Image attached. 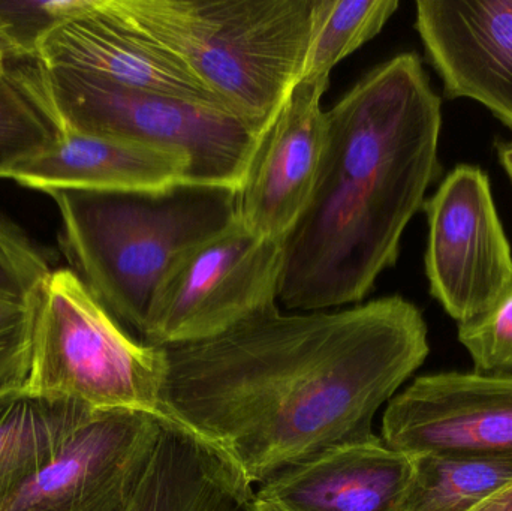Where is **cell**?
Listing matches in <instances>:
<instances>
[{
  "label": "cell",
  "instance_id": "1",
  "mask_svg": "<svg viewBox=\"0 0 512 511\" xmlns=\"http://www.w3.org/2000/svg\"><path fill=\"white\" fill-rule=\"evenodd\" d=\"M161 348L165 419L252 486L376 438L379 408L430 353L423 314L402 296L294 314L276 306L215 338Z\"/></svg>",
  "mask_w": 512,
  "mask_h": 511
},
{
  "label": "cell",
  "instance_id": "2",
  "mask_svg": "<svg viewBox=\"0 0 512 511\" xmlns=\"http://www.w3.org/2000/svg\"><path fill=\"white\" fill-rule=\"evenodd\" d=\"M442 99L417 53L370 69L330 110L315 188L283 242L289 311L360 305L396 264L441 171Z\"/></svg>",
  "mask_w": 512,
  "mask_h": 511
},
{
  "label": "cell",
  "instance_id": "3",
  "mask_svg": "<svg viewBox=\"0 0 512 511\" xmlns=\"http://www.w3.org/2000/svg\"><path fill=\"white\" fill-rule=\"evenodd\" d=\"M45 194L59 210L72 270L140 342L171 267L237 219V191L224 186L182 182L155 191L63 188Z\"/></svg>",
  "mask_w": 512,
  "mask_h": 511
},
{
  "label": "cell",
  "instance_id": "4",
  "mask_svg": "<svg viewBox=\"0 0 512 511\" xmlns=\"http://www.w3.org/2000/svg\"><path fill=\"white\" fill-rule=\"evenodd\" d=\"M107 2L259 131L300 80L316 6V0Z\"/></svg>",
  "mask_w": 512,
  "mask_h": 511
},
{
  "label": "cell",
  "instance_id": "5",
  "mask_svg": "<svg viewBox=\"0 0 512 511\" xmlns=\"http://www.w3.org/2000/svg\"><path fill=\"white\" fill-rule=\"evenodd\" d=\"M165 368L164 350L126 332L74 270L51 272L36 315L27 392L93 411L164 417Z\"/></svg>",
  "mask_w": 512,
  "mask_h": 511
},
{
  "label": "cell",
  "instance_id": "6",
  "mask_svg": "<svg viewBox=\"0 0 512 511\" xmlns=\"http://www.w3.org/2000/svg\"><path fill=\"white\" fill-rule=\"evenodd\" d=\"M45 72L66 131L182 150L191 161L186 182L234 191L242 186L264 131L227 108L131 89L71 69Z\"/></svg>",
  "mask_w": 512,
  "mask_h": 511
},
{
  "label": "cell",
  "instance_id": "7",
  "mask_svg": "<svg viewBox=\"0 0 512 511\" xmlns=\"http://www.w3.org/2000/svg\"><path fill=\"white\" fill-rule=\"evenodd\" d=\"M283 243L262 239L239 218L186 252L156 291L143 344H191L215 338L276 308Z\"/></svg>",
  "mask_w": 512,
  "mask_h": 511
},
{
  "label": "cell",
  "instance_id": "8",
  "mask_svg": "<svg viewBox=\"0 0 512 511\" xmlns=\"http://www.w3.org/2000/svg\"><path fill=\"white\" fill-rule=\"evenodd\" d=\"M430 293L457 323L483 315L512 281V254L487 174L457 165L424 203Z\"/></svg>",
  "mask_w": 512,
  "mask_h": 511
},
{
  "label": "cell",
  "instance_id": "9",
  "mask_svg": "<svg viewBox=\"0 0 512 511\" xmlns=\"http://www.w3.org/2000/svg\"><path fill=\"white\" fill-rule=\"evenodd\" d=\"M162 422L143 411H96L5 511H126Z\"/></svg>",
  "mask_w": 512,
  "mask_h": 511
},
{
  "label": "cell",
  "instance_id": "10",
  "mask_svg": "<svg viewBox=\"0 0 512 511\" xmlns=\"http://www.w3.org/2000/svg\"><path fill=\"white\" fill-rule=\"evenodd\" d=\"M381 438L385 446L409 456H512V372L417 378L391 399Z\"/></svg>",
  "mask_w": 512,
  "mask_h": 511
},
{
  "label": "cell",
  "instance_id": "11",
  "mask_svg": "<svg viewBox=\"0 0 512 511\" xmlns=\"http://www.w3.org/2000/svg\"><path fill=\"white\" fill-rule=\"evenodd\" d=\"M328 80H300L259 138L242 186L237 218L255 236L285 242L315 188L325 138Z\"/></svg>",
  "mask_w": 512,
  "mask_h": 511
},
{
  "label": "cell",
  "instance_id": "12",
  "mask_svg": "<svg viewBox=\"0 0 512 511\" xmlns=\"http://www.w3.org/2000/svg\"><path fill=\"white\" fill-rule=\"evenodd\" d=\"M415 29L445 96L512 129V0H418Z\"/></svg>",
  "mask_w": 512,
  "mask_h": 511
},
{
  "label": "cell",
  "instance_id": "13",
  "mask_svg": "<svg viewBox=\"0 0 512 511\" xmlns=\"http://www.w3.org/2000/svg\"><path fill=\"white\" fill-rule=\"evenodd\" d=\"M38 60L48 69H71L131 89L224 107L182 63L123 21L107 0H86L81 11L57 24L39 45Z\"/></svg>",
  "mask_w": 512,
  "mask_h": 511
},
{
  "label": "cell",
  "instance_id": "14",
  "mask_svg": "<svg viewBox=\"0 0 512 511\" xmlns=\"http://www.w3.org/2000/svg\"><path fill=\"white\" fill-rule=\"evenodd\" d=\"M412 456L382 438L343 444L261 483L256 500L270 511H400Z\"/></svg>",
  "mask_w": 512,
  "mask_h": 511
},
{
  "label": "cell",
  "instance_id": "15",
  "mask_svg": "<svg viewBox=\"0 0 512 511\" xmlns=\"http://www.w3.org/2000/svg\"><path fill=\"white\" fill-rule=\"evenodd\" d=\"M191 161L182 150L138 141L66 132L59 146L18 168L8 180L24 188L155 191L188 179Z\"/></svg>",
  "mask_w": 512,
  "mask_h": 511
},
{
  "label": "cell",
  "instance_id": "16",
  "mask_svg": "<svg viewBox=\"0 0 512 511\" xmlns=\"http://www.w3.org/2000/svg\"><path fill=\"white\" fill-rule=\"evenodd\" d=\"M126 511H270L215 447L164 419Z\"/></svg>",
  "mask_w": 512,
  "mask_h": 511
},
{
  "label": "cell",
  "instance_id": "17",
  "mask_svg": "<svg viewBox=\"0 0 512 511\" xmlns=\"http://www.w3.org/2000/svg\"><path fill=\"white\" fill-rule=\"evenodd\" d=\"M51 272L33 240L0 216V396L27 387L36 315Z\"/></svg>",
  "mask_w": 512,
  "mask_h": 511
},
{
  "label": "cell",
  "instance_id": "18",
  "mask_svg": "<svg viewBox=\"0 0 512 511\" xmlns=\"http://www.w3.org/2000/svg\"><path fill=\"white\" fill-rule=\"evenodd\" d=\"M96 411L26 389L0 396V511Z\"/></svg>",
  "mask_w": 512,
  "mask_h": 511
},
{
  "label": "cell",
  "instance_id": "19",
  "mask_svg": "<svg viewBox=\"0 0 512 511\" xmlns=\"http://www.w3.org/2000/svg\"><path fill=\"white\" fill-rule=\"evenodd\" d=\"M66 128L39 60H12L0 75V179L50 153Z\"/></svg>",
  "mask_w": 512,
  "mask_h": 511
},
{
  "label": "cell",
  "instance_id": "20",
  "mask_svg": "<svg viewBox=\"0 0 512 511\" xmlns=\"http://www.w3.org/2000/svg\"><path fill=\"white\" fill-rule=\"evenodd\" d=\"M400 511H474L512 480V456L423 453Z\"/></svg>",
  "mask_w": 512,
  "mask_h": 511
},
{
  "label": "cell",
  "instance_id": "21",
  "mask_svg": "<svg viewBox=\"0 0 512 511\" xmlns=\"http://www.w3.org/2000/svg\"><path fill=\"white\" fill-rule=\"evenodd\" d=\"M399 6L397 0H316L300 80H328L337 63L381 33Z\"/></svg>",
  "mask_w": 512,
  "mask_h": 511
},
{
  "label": "cell",
  "instance_id": "22",
  "mask_svg": "<svg viewBox=\"0 0 512 511\" xmlns=\"http://www.w3.org/2000/svg\"><path fill=\"white\" fill-rule=\"evenodd\" d=\"M86 0H0V47L9 60H38L45 36Z\"/></svg>",
  "mask_w": 512,
  "mask_h": 511
},
{
  "label": "cell",
  "instance_id": "23",
  "mask_svg": "<svg viewBox=\"0 0 512 511\" xmlns=\"http://www.w3.org/2000/svg\"><path fill=\"white\" fill-rule=\"evenodd\" d=\"M459 341L471 354L475 371L512 372V281L483 315L459 324Z\"/></svg>",
  "mask_w": 512,
  "mask_h": 511
},
{
  "label": "cell",
  "instance_id": "24",
  "mask_svg": "<svg viewBox=\"0 0 512 511\" xmlns=\"http://www.w3.org/2000/svg\"><path fill=\"white\" fill-rule=\"evenodd\" d=\"M474 511H512V480L504 488L490 495Z\"/></svg>",
  "mask_w": 512,
  "mask_h": 511
},
{
  "label": "cell",
  "instance_id": "25",
  "mask_svg": "<svg viewBox=\"0 0 512 511\" xmlns=\"http://www.w3.org/2000/svg\"><path fill=\"white\" fill-rule=\"evenodd\" d=\"M499 161L504 165L505 171L512 180V141L498 144Z\"/></svg>",
  "mask_w": 512,
  "mask_h": 511
},
{
  "label": "cell",
  "instance_id": "26",
  "mask_svg": "<svg viewBox=\"0 0 512 511\" xmlns=\"http://www.w3.org/2000/svg\"><path fill=\"white\" fill-rule=\"evenodd\" d=\"M12 60H9L8 54L3 51V48L0 47V75L5 74L6 69H8L9 63H11Z\"/></svg>",
  "mask_w": 512,
  "mask_h": 511
}]
</instances>
